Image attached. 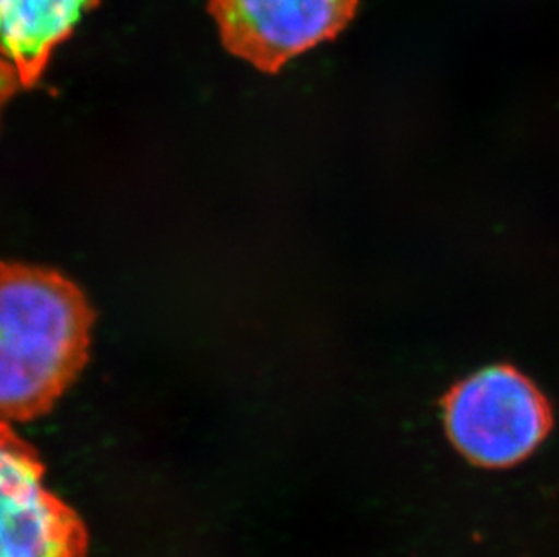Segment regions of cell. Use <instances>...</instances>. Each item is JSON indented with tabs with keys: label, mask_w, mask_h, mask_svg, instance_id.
<instances>
[{
	"label": "cell",
	"mask_w": 559,
	"mask_h": 557,
	"mask_svg": "<svg viewBox=\"0 0 559 557\" xmlns=\"http://www.w3.org/2000/svg\"><path fill=\"white\" fill-rule=\"evenodd\" d=\"M95 319L59 270L0 261V422L53 410L90 360Z\"/></svg>",
	"instance_id": "6da1fadb"
},
{
	"label": "cell",
	"mask_w": 559,
	"mask_h": 557,
	"mask_svg": "<svg viewBox=\"0 0 559 557\" xmlns=\"http://www.w3.org/2000/svg\"><path fill=\"white\" fill-rule=\"evenodd\" d=\"M443 427L456 451L478 467L527 460L555 424L544 391L509 364L460 380L442 399Z\"/></svg>",
	"instance_id": "7a4b0ae2"
},
{
	"label": "cell",
	"mask_w": 559,
	"mask_h": 557,
	"mask_svg": "<svg viewBox=\"0 0 559 557\" xmlns=\"http://www.w3.org/2000/svg\"><path fill=\"white\" fill-rule=\"evenodd\" d=\"M44 473L37 449L0 422V557H87L84 521Z\"/></svg>",
	"instance_id": "3957f363"
},
{
	"label": "cell",
	"mask_w": 559,
	"mask_h": 557,
	"mask_svg": "<svg viewBox=\"0 0 559 557\" xmlns=\"http://www.w3.org/2000/svg\"><path fill=\"white\" fill-rule=\"evenodd\" d=\"M359 0H211L228 54L263 73L333 40L354 21Z\"/></svg>",
	"instance_id": "277c9868"
},
{
	"label": "cell",
	"mask_w": 559,
	"mask_h": 557,
	"mask_svg": "<svg viewBox=\"0 0 559 557\" xmlns=\"http://www.w3.org/2000/svg\"><path fill=\"white\" fill-rule=\"evenodd\" d=\"M100 0H0V109L46 73L51 55Z\"/></svg>",
	"instance_id": "5b68a950"
}]
</instances>
